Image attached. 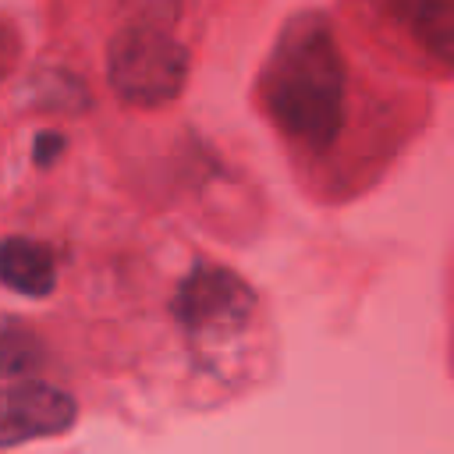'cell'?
<instances>
[{
	"label": "cell",
	"mask_w": 454,
	"mask_h": 454,
	"mask_svg": "<svg viewBox=\"0 0 454 454\" xmlns=\"http://www.w3.org/2000/svg\"><path fill=\"white\" fill-rule=\"evenodd\" d=\"M259 96L291 142L316 153L333 145L348 106V71L333 28L319 11H301L277 32Z\"/></svg>",
	"instance_id": "obj_1"
},
{
	"label": "cell",
	"mask_w": 454,
	"mask_h": 454,
	"mask_svg": "<svg viewBox=\"0 0 454 454\" xmlns=\"http://www.w3.org/2000/svg\"><path fill=\"white\" fill-rule=\"evenodd\" d=\"M106 82L124 106L160 110L188 82V50L167 28L131 21L106 43Z\"/></svg>",
	"instance_id": "obj_2"
},
{
	"label": "cell",
	"mask_w": 454,
	"mask_h": 454,
	"mask_svg": "<svg viewBox=\"0 0 454 454\" xmlns=\"http://www.w3.org/2000/svg\"><path fill=\"white\" fill-rule=\"evenodd\" d=\"M174 319L199 340H227L255 312V291L227 266L202 262L174 291Z\"/></svg>",
	"instance_id": "obj_3"
},
{
	"label": "cell",
	"mask_w": 454,
	"mask_h": 454,
	"mask_svg": "<svg viewBox=\"0 0 454 454\" xmlns=\"http://www.w3.org/2000/svg\"><path fill=\"white\" fill-rule=\"evenodd\" d=\"M78 422V404L67 390L35 383V380H14L4 390V419H0V443L18 447L39 436H60Z\"/></svg>",
	"instance_id": "obj_4"
},
{
	"label": "cell",
	"mask_w": 454,
	"mask_h": 454,
	"mask_svg": "<svg viewBox=\"0 0 454 454\" xmlns=\"http://www.w3.org/2000/svg\"><path fill=\"white\" fill-rule=\"evenodd\" d=\"M387 14L401 21L415 43L454 71V0H383Z\"/></svg>",
	"instance_id": "obj_5"
},
{
	"label": "cell",
	"mask_w": 454,
	"mask_h": 454,
	"mask_svg": "<svg viewBox=\"0 0 454 454\" xmlns=\"http://www.w3.org/2000/svg\"><path fill=\"white\" fill-rule=\"evenodd\" d=\"M0 277L11 291L28 294V298H46L57 287V266L53 252L43 241L11 234L0 252Z\"/></svg>",
	"instance_id": "obj_6"
},
{
	"label": "cell",
	"mask_w": 454,
	"mask_h": 454,
	"mask_svg": "<svg viewBox=\"0 0 454 454\" xmlns=\"http://www.w3.org/2000/svg\"><path fill=\"white\" fill-rule=\"evenodd\" d=\"M46 362V351L39 344V337L21 326L18 319H7L4 323V337H0V369H4V380L14 383V380H28L35 369H43Z\"/></svg>",
	"instance_id": "obj_7"
},
{
	"label": "cell",
	"mask_w": 454,
	"mask_h": 454,
	"mask_svg": "<svg viewBox=\"0 0 454 454\" xmlns=\"http://www.w3.org/2000/svg\"><path fill=\"white\" fill-rule=\"evenodd\" d=\"M50 89L46 92H35V106H46V110H64V114H74L82 106H89V92L67 74V71H50L46 74Z\"/></svg>",
	"instance_id": "obj_8"
},
{
	"label": "cell",
	"mask_w": 454,
	"mask_h": 454,
	"mask_svg": "<svg viewBox=\"0 0 454 454\" xmlns=\"http://www.w3.org/2000/svg\"><path fill=\"white\" fill-rule=\"evenodd\" d=\"M124 14H131L142 25H160L170 28L181 18V0H117Z\"/></svg>",
	"instance_id": "obj_9"
},
{
	"label": "cell",
	"mask_w": 454,
	"mask_h": 454,
	"mask_svg": "<svg viewBox=\"0 0 454 454\" xmlns=\"http://www.w3.org/2000/svg\"><path fill=\"white\" fill-rule=\"evenodd\" d=\"M60 149H64V138H60L57 131H43V135L35 138V163H39V167H50V163L60 156Z\"/></svg>",
	"instance_id": "obj_10"
}]
</instances>
